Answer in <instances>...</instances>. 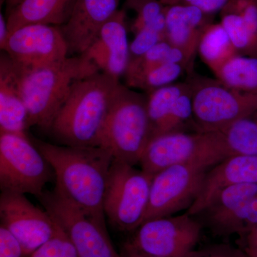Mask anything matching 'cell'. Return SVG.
Returning a JSON list of instances; mask_svg holds the SVG:
<instances>
[{
    "mask_svg": "<svg viewBox=\"0 0 257 257\" xmlns=\"http://www.w3.org/2000/svg\"><path fill=\"white\" fill-rule=\"evenodd\" d=\"M20 71L57 63L68 57V47L60 27L33 24L10 33L3 50Z\"/></svg>",
    "mask_w": 257,
    "mask_h": 257,
    "instance_id": "12",
    "label": "cell"
},
{
    "mask_svg": "<svg viewBox=\"0 0 257 257\" xmlns=\"http://www.w3.org/2000/svg\"><path fill=\"white\" fill-rule=\"evenodd\" d=\"M121 84L101 71L74 83L52 121L51 135L64 146H100L106 117Z\"/></svg>",
    "mask_w": 257,
    "mask_h": 257,
    "instance_id": "2",
    "label": "cell"
},
{
    "mask_svg": "<svg viewBox=\"0 0 257 257\" xmlns=\"http://www.w3.org/2000/svg\"><path fill=\"white\" fill-rule=\"evenodd\" d=\"M125 5L137 14L131 27L135 35L165 13V6L160 0H126Z\"/></svg>",
    "mask_w": 257,
    "mask_h": 257,
    "instance_id": "29",
    "label": "cell"
},
{
    "mask_svg": "<svg viewBox=\"0 0 257 257\" xmlns=\"http://www.w3.org/2000/svg\"><path fill=\"white\" fill-rule=\"evenodd\" d=\"M119 4V0H77L68 21L60 27L69 55H81L88 50Z\"/></svg>",
    "mask_w": 257,
    "mask_h": 257,
    "instance_id": "14",
    "label": "cell"
},
{
    "mask_svg": "<svg viewBox=\"0 0 257 257\" xmlns=\"http://www.w3.org/2000/svg\"><path fill=\"white\" fill-rule=\"evenodd\" d=\"M228 157L257 156V112L216 132Z\"/></svg>",
    "mask_w": 257,
    "mask_h": 257,
    "instance_id": "22",
    "label": "cell"
},
{
    "mask_svg": "<svg viewBox=\"0 0 257 257\" xmlns=\"http://www.w3.org/2000/svg\"><path fill=\"white\" fill-rule=\"evenodd\" d=\"M166 40L182 50L193 64L198 44L204 29L213 23L214 15L190 5L165 6Z\"/></svg>",
    "mask_w": 257,
    "mask_h": 257,
    "instance_id": "16",
    "label": "cell"
},
{
    "mask_svg": "<svg viewBox=\"0 0 257 257\" xmlns=\"http://www.w3.org/2000/svg\"><path fill=\"white\" fill-rule=\"evenodd\" d=\"M1 225L20 241L27 256L52 239L58 225L46 210L34 205L25 194L2 192Z\"/></svg>",
    "mask_w": 257,
    "mask_h": 257,
    "instance_id": "13",
    "label": "cell"
},
{
    "mask_svg": "<svg viewBox=\"0 0 257 257\" xmlns=\"http://www.w3.org/2000/svg\"><path fill=\"white\" fill-rule=\"evenodd\" d=\"M10 36V32L8 30V20L4 15H0V48L1 50H5L7 42Z\"/></svg>",
    "mask_w": 257,
    "mask_h": 257,
    "instance_id": "37",
    "label": "cell"
},
{
    "mask_svg": "<svg viewBox=\"0 0 257 257\" xmlns=\"http://www.w3.org/2000/svg\"><path fill=\"white\" fill-rule=\"evenodd\" d=\"M229 3L257 35V0H231Z\"/></svg>",
    "mask_w": 257,
    "mask_h": 257,
    "instance_id": "34",
    "label": "cell"
},
{
    "mask_svg": "<svg viewBox=\"0 0 257 257\" xmlns=\"http://www.w3.org/2000/svg\"><path fill=\"white\" fill-rule=\"evenodd\" d=\"M220 23L238 53L257 57V35L229 3L220 12Z\"/></svg>",
    "mask_w": 257,
    "mask_h": 257,
    "instance_id": "25",
    "label": "cell"
},
{
    "mask_svg": "<svg viewBox=\"0 0 257 257\" xmlns=\"http://www.w3.org/2000/svg\"><path fill=\"white\" fill-rule=\"evenodd\" d=\"M126 12L118 10L101 28L96 42L105 58V73L119 79L124 77L130 63V45Z\"/></svg>",
    "mask_w": 257,
    "mask_h": 257,
    "instance_id": "18",
    "label": "cell"
},
{
    "mask_svg": "<svg viewBox=\"0 0 257 257\" xmlns=\"http://www.w3.org/2000/svg\"><path fill=\"white\" fill-rule=\"evenodd\" d=\"M209 168L202 164H185L172 166L157 172L152 179L143 223L190 207L200 192Z\"/></svg>",
    "mask_w": 257,
    "mask_h": 257,
    "instance_id": "11",
    "label": "cell"
},
{
    "mask_svg": "<svg viewBox=\"0 0 257 257\" xmlns=\"http://www.w3.org/2000/svg\"><path fill=\"white\" fill-rule=\"evenodd\" d=\"M188 213L146 221L128 240L134 247L158 257H191L200 238L202 225Z\"/></svg>",
    "mask_w": 257,
    "mask_h": 257,
    "instance_id": "10",
    "label": "cell"
},
{
    "mask_svg": "<svg viewBox=\"0 0 257 257\" xmlns=\"http://www.w3.org/2000/svg\"><path fill=\"white\" fill-rule=\"evenodd\" d=\"M5 1L6 3V14H8L11 10L20 5L23 0H5Z\"/></svg>",
    "mask_w": 257,
    "mask_h": 257,
    "instance_id": "39",
    "label": "cell"
},
{
    "mask_svg": "<svg viewBox=\"0 0 257 257\" xmlns=\"http://www.w3.org/2000/svg\"><path fill=\"white\" fill-rule=\"evenodd\" d=\"M160 1L165 6H169V5L177 4V0H160Z\"/></svg>",
    "mask_w": 257,
    "mask_h": 257,
    "instance_id": "41",
    "label": "cell"
},
{
    "mask_svg": "<svg viewBox=\"0 0 257 257\" xmlns=\"http://www.w3.org/2000/svg\"><path fill=\"white\" fill-rule=\"evenodd\" d=\"M245 236H246V240L257 239V225Z\"/></svg>",
    "mask_w": 257,
    "mask_h": 257,
    "instance_id": "40",
    "label": "cell"
},
{
    "mask_svg": "<svg viewBox=\"0 0 257 257\" xmlns=\"http://www.w3.org/2000/svg\"><path fill=\"white\" fill-rule=\"evenodd\" d=\"M188 87V82L173 83L149 93L147 95V110L151 122L153 138L166 133L174 104L179 96Z\"/></svg>",
    "mask_w": 257,
    "mask_h": 257,
    "instance_id": "23",
    "label": "cell"
},
{
    "mask_svg": "<svg viewBox=\"0 0 257 257\" xmlns=\"http://www.w3.org/2000/svg\"><path fill=\"white\" fill-rule=\"evenodd\" d=\"M188 83L189 87L187 90L179 96L174 104L165 133L182 131V128L190 120L194 119L192 89Z\"/></svg>",
    "mask_w": 257,
    "mask_h": 257,
    "instance_id": "30",
    "label": "cell"
},
{
    "mask_svg": "<svg viewBox=\"0 0 257 257\" xmlns=\"http://www.w3.org/2000/svg\"><path fill=\"white\" fill-rule=\"evenodd\" d=\"M257 225V196L226 219L216 230L221 236L238 234L245 236Z\"/></svg>",
    "mask_w": 257,
    "mask_h": 257,
    "instance_id": "28",
    "label": "cell"
},
{
    "mask_svg": "<svg viewBox=\"0 0 257 257\" xmlns=\"http://www.w3.org/2000/svg\"><path fill=\"white\" fill-rule=\"evenodd\" d=\"M28 109L19 87L12 60L3 52L0 57V134L28 136Z\"/></svg>",
    "mask_w": 257,
    "mask_h": 257,
    "instance_id": "17",
    "label": "cell"
},
{
    "mask_svg": "<svg viewBox=\"0 0 257 257\" xmlns=\"http://www.w3.org/2000/svg\"><path fill=\"white\" fill-rule=\"evenodd\" d=\"M154 175L113 161L104 202L105 217L120 231H135L143 224Z\"/></svg>",
    "mask_w": 257,
    "mask_h": 257,
    "instance_id": "7",
    "label": "cell"
},
{
    "mask_svg": "<svg viewBox=\"0 0 257 257\" xmlns=\"http://www.w3.org/2000/svg\"><path fill=\"white\" fill-rule=\"evenodd\" d=\"M77 0H23L7 14L10 33L17 29L33 25L61 27L68 21Z\"/></svg>",
    "mask_w": 257,
    "mask_h": 257,
    "instance_id": "19",
    "label": "cell"
},
{
    "mask_svg": "<svg viewBox=\"0 0 257 257\" xmlns=\"http://www.w3.org/2000/svg\"><path fill=\"white\" fill-rule=\"evenodd\" d=\"M164 63L182 64L187 71L192 68V64L184 52L165 40L157 44L143 55L130 61L124 76L125 82L136 78L149 69Z\"/></svg>",
    "mask_w": 257,
    "mask_h": 257,
    "instance_id": "24",
    "label": "cell"
},
{
    "mask_svg": "<svg viewBox=\"0 0 257 257\" xmlns=\"http://www.w3.org/2000/svg\"><path fill=\"white\" fill-rule=\"evenodd\" d=\"M49 162L56 181L55 192L75 207L106 224L104 202L113 159L100 147L55 145L34 139Z\"/></svg>",
    "mask_w": 257,
    "mask_h": 257,
    "instance_id": "1",
    "label": "cell"
},
{
    "mask_svg": "<svg viewBox=\"0 0 257 257\" xmlns=\"http://www.w3.org/2000/svg\"><path fill=\"white\" fill-rule=\"evenodd\" d=\"M53 177L52 167L29 137L0 134L2 192L30 194L39 198Z\"/></svg>",
    "mask_w": 257,
    "mask_h": 257,
    "instance_id": "6",
    "label": "cell"
},
{
    "mask_svg": "<svg viewBox=\"0 0 257 257\" xmlns=\"http://www.w3.org/2000/svg\"><path fill=\"white\" fill-rule=\"evenodd\" d=\"M120 253L122 257H158L147 254L146 253L140 251L138 248L132 246L127 241L123 244Z\"/></svg>",
    "mask_w": 257,
    "mask_h": 257,
    "instance_id": "36",
    "label": "cell"
},
{
    "mask_svg": "<svg viewBox=\"0 0 257 257\" xmlns=\"http://www.w3.org/2000/svg\"><path fill=\"white\" fill-rule=\"evenodd\" d=\"M0 257H28L20 241L3 225L0 226Z\"/></svg>",
    "mask_w": 257,
    "mask_h": 257,
    "instance_id": "32",
    "label": "cell"
},
{
    "mask_svg": "<svg viewBox=\"0 0 257 257\" xmlns=\"http://www.w3.org/2000/svg\"><path fill=\"white\" fill-rule=\"evenodd\" d=\"M191 257H248L244 251L229 244L211 245L194 251Z\"/></svg>",
    "mask_w": 257,
    "mask_h": 257,
    "instance_id": "33",
    "label": "cell"
},
{
    "mask_svg": "<svg viewBox=\"0 0 257 257\" xmlns=\"http://www.w3.org/2000/svg\"><path fill=\"white\" fill-rule=\"evenodd\" d=\"M165 40L166 20L165 13H164L155 21L135 34V38L130 45V60L143 55Z\"/></svg>",
    "mask_w": 257,
    "mask_h": 257,
    "instance_id": "27",
    "label": "cell"
},
{
    "mask_svg": "<svg viewBox=\"0 0 257 257\" xmlns=\"http://www.w3.org/2000/svg\"><path fill=\"white\" fill-rule=\"evenodd\" d=\"M230 1L231 0H197L192 5L208 15H214L216 13H220Z\"/></svg>",
    "mask_w": 257,
    "mask_h": 257,
    "instance_id": "35",
    "label": "cell"
},
{
    "mask_svg": "<svg viewBox=\"0 0 257 257\" xmlns=\"http://www.w3.org/2000/svg\"><path fill=\"white\" fill-rule=\"evenodd\" d=\"M194 119L199 132H218L257 112V95L238 92L218 79L192 76Z\"/></svg>",
    "mask_w": 257,
    "mask_h": 257,
    "instance_id": "8",
    "label": "cell"
},
{
    "mask_svg": "<svg viewBox=\"0 0 257 257\" xmlns=\"http://www.w3.org/2000/svg\"><path fill=\"white\" fill-rule=\"evenodd\" d=\"M244 251L248 257H257V239L246 240Z\"/></svg>",
    "mask_w": 257,
    "mask_h": 257,
    "instance_id": "38",
    "label": "cell"
},
{
    "mask_svg": "<svg viewBox=\"0 0 257 257\" xmlns=\"http://www.w3.org/2000/svg\"><path fill=\"white\" fill-rule=\"evenodd\" d=\"M30 257L79 256L72 242L58 225V229L55 236L37 248Z\"/></svg>",
    "mask_w": 257,
    "mask_h": 257,
    "instance_id": "31",
    "label": "cell"
},
{
    "mask_svg": "<svg viewBox=\"0 0 257 257\" xmlns=\"http://www.w3.org/2000/svg\"><path fill=\"white\" fill-rule=\"evenodd\" d=\"M248 183H257V156L226 157L207 172L200 192L187 213L192 216L200 214L223 189Z\"/></svg>",
    "mask_w": 257,
    "mask_h": 257,
    "instance_id": "15",
    "label": "cell"
},
{
    "mask_svg": "<svg viewBox=\"0 0 257 257\" xmlns=\"http://www.w3.org/2000/svg\"><path fill=\"white\" fill-rule=\"evenodd\" d=\"M184 71L182 64L164 63L149 69L136 78L126 82V86L134 89H142L149 94L159 88L173 84Z\"/></svg>",
    "mask_w": 257,
    "mask_h": 257,
    "instance_id": "26",
    "label": "cell"
},
{
    "mask_svg": "<svg viewBox=\"0 0 257 257\" xmlns=\"http://www.w3.org/2000/svg\"><path fill=\"white\" fill-rule=\"evenodd\" d=\"M197 53L214 73L226 61L239 54L222 25L214 22L203 31Z\"/></svg>",
    "mask_w": 257,
    "mask_h": 257,
    "instance_id": "20",
    "label": "cell"
},
{
    "mask_svg": "<svg viewBox=\"0 0 257 257\" xmlns=\"http://www.w3.org/2000/svg\"><path fill=\"white\" fill-rule=\"evenodd\" d=\"M216 79L226 87L257 95V57L235 55L214 72Z\"/></svg>",
    "mask_w": 257,
    "mask_h": 257,
    "instance_id": "21",
    "label": "cell"
},
{
    "mask_svg": "<svg viewBox=\"0 0 257 257\" xmlns=\"http://www.w3.org/2000/svg\"><path fill=\"white\" fill-rule=\"evenodd\" d=\"M228 157L216 132H172L154 137L140 161L142 170L152 175L174 165L215 166Z\"/></svg>",
    "mask_w": 257,
    "mask_h": 257,
    "instance_id": "5",
    "label": "cell"
},
{
    "mask_svg": "<svg viewBox=\"0 0 257 257\" xmlns=\"http://www.w3.org/2000/svg\"><path fill=\"white\" fill-rule=\"evenodd\" d=\"M152 138L147 96L120 84L106 117L99 147L110 152L114 161L135 166L140 163Z\"/></svg>",
    "mask_w": 257,
    "mask_h": 257,
    "instance_id": "4",
    "label": "cell"
},
{
    "mask_svg": "<svg viewBox=\"0 0 257 257\" xmlns=\"http://www.w3.org/2000/svg\"><path fill=\"white\" fill-rule=\"evenodd\" d=\"M63 230L79 257H122L111 243L106 224L75 207L55 191L38 198Z\"/></svg>",
    "mask_w": 257,
    "mask_h": 257,
    "instance_id": "9",
    "label": "cell"
},
{
    "mask_svg": "<svg viewBox=\"0 0 257 257\" xmlns=\"http://www.w3.org/2000/svg\"><path fill=\"white\" fill-rule=\"evenodd\" d=\"M15 69L28 109L29 126H37L45 132L50 130L74 83L100 72L84 55L68 57L57 63L31 70Z\"/></svg>",
    "mask_w": 257,
    "mask_h": 257,
    "instance_id": "3",
    "label": "cell"
}]
</instances>
